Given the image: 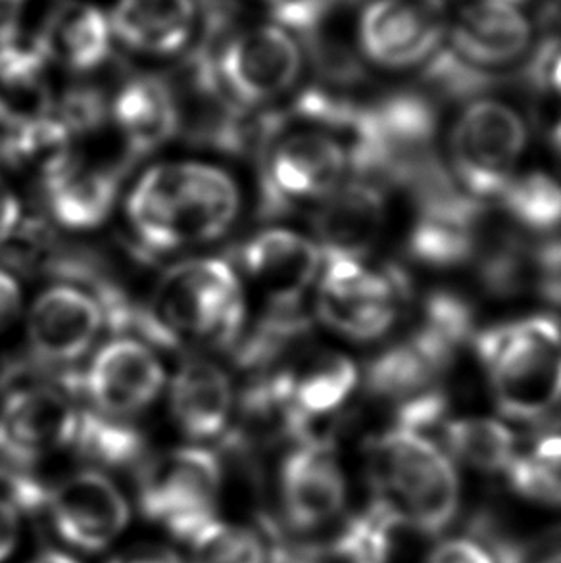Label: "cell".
<instances>
[{"label": "cell", "instance_id": "cell-17", "mask_svg": "<svg viewBox=\"0 0 561 563\" xmlns=\"http://www.w3.org/2000/svg\"><path fill=\"white\" fill-rule=\"evenodd\" d=\"M318 243L290 229H267L244 246L243 264L252 282L275 305L295 306L321 272Z\"/></svg>", "mask_w": 561, "mask_h": 563}, {"label": "cell", "instance_id": "cell-14", "mask_svg": "<svg viewBox=\"0 0 561 563\" xmlns=\"http://www.w3.org/2000/svg\"><path fill=\"white\" fill-rule=\"evenodd\" d=\"M349 169L346 146L326 131H295L275 143L267 158V184L283 202L326 200Z\"/></svg>", "mask_w": 561, "mask_h": 563}, {"label": "cell", "instance_id": "cell-26", "mask_svg": "<svg viewBox=\"0 0 561 563\" xmlns=\"http://www.w3.org/2000/svg\"><path fill=\"white\" fill-rule=\"evenodd\" d=\"M475 335V312L470 302L450 290H437L425 300L421 321L410 341L444 374Z\"/></svg>", "mask_w": 561, "mask_h": 563}, {"label": "cell", "instance_id": "cell-33", "mask_svg": "<svg viewBox=\"0 0 561 563\" xmlns=\"http://www.w3.org/2000/svg\"><path fill=\"white\" fill-rule=\"evenodd\" d=\"M193 563H264L266 550L256 533L213 518L189 539Z\"/></svg>", "mask_w": 561, "mask_h": 563}, {"label": "cell", "instance_id": "cell-31", "mask_svg": "<svg viewBox=\"0 0 561 563\" xmlns=\"http://www.w3.org/2000/svg\"><path fill=\"white\" fill-rule=\"evenodd\" d=\"M400 526L395 511L380 498H373L362 514L342 527L334 541V556L342 563H388L395 531Z\"/></svg>", "mask_w": 561, "mask_h": 563}, {"label": "cell", "instance_id": "cell-21", "mask_svg": "<svg viewBox=\"0 0 561 563\" xmlns=\"http://www.w3.org/2000/svg\"><path fill=\"white\" fill-rule=\"evenodd\" d=\"M79 416L56 390L28 388L8 398L0 419V437L25 460L37 452L74 442Z\"/></svg>", "mask_w": 561, "mask_h": 563}, {"label": "cell", "instance_id": "cell-46", "mask_svg": "<svg viewBox=\"0 0 561 563\" xmlns=\"http://www.w3.org/2000/svg\"><path fill=\"white\" fill-rule=\"evenodd\" d=\"M539 563H561V550L560 552H554L552 556L544 558V560Z\"/></svg>", "mask_w": 561, "mask_h": 563}, {"label": "cell", "instance_id": "cell-18", "mask_svg": "<svg viewBox=\"0 0 561 563\" xmlns=\"http://www.w3.org/2000/svg\"><path fill=\"white\" fill-rule=\"evenodd\" d=\"M387 223V189L354 177L326 198L316 218L319 249L364 260Z\"/></svg>", "mask_w": 561, "mask_h": 563}, {"label": "cell", "instance_id": "cell-27", "mask_svg": "<svg viewBox=\"0 0 561 563\" xmlns=\"http://www.w3.org/2000/svg\"><path fill=\"white\" fill-rule=\"evenodd\" d=\"M442 442L455 460L483 473H506L517 454L516 433L493 418L447 419Z\"/></svg>", "mask_w": 561, "mask_h": 563}, {"label": "cell", "instance_id": "cell-4", "mask_svg": "<svg viewBox=\"0 0 561 563\" xmlns=\"http://www.w3.org/2000/svg\"><path fill=\"white\" fill-rule=\"evenodd\" d=\"M318 316L339 335L367 343L387 335L410 297L403 267L365 266L364 260L321 252Z\"/></svg>", "mask_w": 561, "mask_h": 563}, {"label": "cell", "instance_id": "cell-20", "mask_svg": "<svg viewBox=\"0 0 561 563\" xmlns=\"http://www.w3.org/2000/svg\"><path fill=\"white\" fill-rule=\"evenodd\" d=\"M35 35L46 60L76 71L102 66L114 37L108 15L84 0H64L51 8Z\"/></svg>", "mask_w": 561, "mask_h": 563}, {"label": "cell", "instance_id": "cell-37", "mask_svg": "<svg viewBox=\"0 0 561 563\" xmlns=\"http://www.w3.org/2000/svg\"><path fill=\"white\" fill-rule=\"evenodd\" d=\"M532 289L561 310V236L532 246Z\"/></svg>", "mask_w": 561, "mask_h": 563}, {"label": "cell", "instance_id": "cell-23", "mask_svg": "<svg viewBox=\"0 0 561 563\" xmlns=\"http://www.w3.org/2000/svg\"><path fill=\"white\" fill-rule=\"evenodd\" d=\"M175 423L190 439H212L226 429L233 410V385L223 367L193 360L179 367L169 388Z\"/></svg>", "mask_w": 561, "mask_h": 563}, {"label": "cell", "instance_id": "cell-3", "mask_svg": "<svg viewBox=\"0 0 561 563\" xmlns=\"http://www.w3.org/2000/svg\"><path fill=\"white\" fill-rule=\"evenodd\" d=\"M375 498L395 511L403 526L439 534L460 510V477L447 452L427 434L393 427L370 446Z\"/></svg>", "mask_w": 561, "mask_h": 563}, {"label": "cell", "instance_id": "cell-6", "mask_svg": "<svg viewBox=\"0 0 561 563\" xmlns=\"http://www.w3.org/2000/svg\"><path fill=\"white\" fill-rule=\"evenodd\" d=\"M302 51L280 23L229 31L213 56L198 64L206 81L244 107L266 104L295 87L302 74Z\"/></svg>", "mask_w": 561, "mask_h": 563}, {"label": "cell", "instance_id": "cell-1", "mask_svg": "<svg viewBox=\"0 0 561 563\" xmlns=\"http://www.w3.org/2000/svg\"><path fill=\"white\" fill-rule=\"evenodd\" d=\"M239 208L233 177L205 162L158 164L144 172L128 198L131 228L154 251L220 239Z\"/></svg>", "mask_w": 561, "mask_h": 563}, {"label": "cell", "instance_id": "cell-25", "mask_svg": "<svg viewBox=\"0 0 561 563\" xmlns=\"http://www.w3.org/2000/svg\"><path fill=\"white\" fill-rule=\"evenodd\" d=\"M54 216L72 229L97 228L114 205V174L84 162H66L46 177Z\"/></svg>", "mask_w": 561, "mask_h": 563}, {"label": "cell", "instance_id": "cell-13", "mask_svg": "<svg viewBox=\"0 0 561 563\" xmlns=\"http://www.w3.org/2000/svg\"><path fill=\"white\" fill-rule=\"evenodd\" d=\"M166 385L158 356L146 344L118 339L92 358L85 387L105 418H128L146 410Z\"/></svg>", "mask_w": 561, "mask_h": 563}, {"label": "cell", "instance_id": "cell-7", "mask_svg": "<svg viewBox=\"0 0 561 563\" xmlns=\"http://www.w3.org/2000/svg\"><path fill=\"white\" fill-rule=\"evenodd\" d=\"M154 305L164 328L193 339H229L243 323V287L223 260H189L172 267Z\"/></svg>", "mask_w": 561, "mask_h": 563}, {"label": "cell", "instance_id": "cell-5", "mask_svg": "<svg viewBox=\"0 0 561 563\" xmlns=\"http://www.w3.org/2000/svg\"><path fill=\"white\" fill-rule=\"evenodd\" d=\"M527 146V125L516 108L493 99H477L458 115L448 161L458 187L475 200L501 197L516 177Z\"/></svg>", "mask_w": 561, "mask_h": 563}, {"label": "cell", "instance_id": "cell-44", "mask_svg": "<svg viewBox=\"0 0 561 563\" xmlns=\"http://www.w3.org/2000/svg\"><path fill=\"white\" fill-rule=\"evenodd\" d=\"M550 145H552L556 158L561 162V118L556 122L554 128H552V133H550Z\"/></svg>", "mask_w": 561, "mask_h": 563}, {"label": "cell", "instance_id": "cell-15", "mask_svg": "<svg viewBox=\"0 0 561 563\" xmlns=\"http://www.w3.org/2000/svg\"><path fill=\"white\" fill-rule=\"evenodd\" d=\"M280 493L296 529L308 531L333 521L346 503V479L333 449L308 441L293 450L280 470Z\"/></svg>", "mask_w": 561, "mask_h": 563}, {"label": "cell", "instance_id": "cell-47", "mask_svg": "<svg viewBox=\"0 0 561 563\" xmlns=\"http://www.w3.org/2000/svg\"><path fill=\"white\" fill-rule=\"evenodd\" d=\"M266 2H272L274 7H277V4H280V2H283V0H266Z\"/></svg>", "mask_w": 561, "mask_h": 563}, {"label": "cell", "instance_id": "cell-12", "mask_svg": "<svg viewBox=\"0 0 561 563\" xmlns=\"http://www.w3.org/2000/svg\"><path fill=\"white\" fill-rule=\"evenodd\" d=\"M447 35L450 53L473 68L496 74L527 58L532 27L509 2L475 0L448 22Z\"/></svg>", "mask_w": 561, "mask_h": 563}, {"label": "cell", "instance_id": "cell-8", "mask_svg": "<svg viewBox=\"0 0 561 563\" xmlns=\"http://www.w3.org/2000/svg\"><path fill=\"white\" fill-rule=\"evenodd\" d=\"M220 464L208 450L179 449L148 465L141 481V508L183 541L213 519Z\"/></svg>", "mask_w": 561, "mask_h": 563}, {"label": "cell", "instance_id": "cell-16", "mask_svg": "<svg viewBox=\"0 0 561 563\" xmlns=\"http://www.w3.org/2000/svg\"><path fill=\"white\" fill-rule=\"evenodd\" d=\"M102 328V308L87 292L68 285L43 290L28 316V339L38 358L74 362L91 349Z\"/></svg>", "mask_w": 561, "mask_h": 563}, {"label": "cell", "instance_id": "cell-45", "mask_svg": "<svg viewBox=\"0 0 561 563\" xmlns=\"http://www.w3.org/2000/svg\"><path fill=\"white\" fill-rule=\"evenodd\" d=\"M31 563H79L74 560V558L64 556V554H58V552H51V554H43V556H38L35 562Z\"/></svg>", "mask_w": 561, "mask_h": 563}, {"label": "cell", "instance_id": "cell-10", "mask_svg": "<svg viewBox=\"0 0 561 563\" xmlns=\"http://www.w3.org/2000/svg\"><path fill=\"white\" fill-rule=\"evenodd\" d=\"M408 235V252L418 264L435 269L465 266L481 246L483 202L465 195L458 184L419 198Z\"/></svg>", "mask_w": 561, "mask_h": 563}, {"label": "cell", "instance_id": "cell-22", "mask_svg": "<svg viewBox=\"0 0 561 563\" xmlns=\"http://www.w3.org/2000/svg\"><path fill=\"white\" fill-rule=\"evenodd\" d=\"M108 20L112 35L131 51L169 56L193 37L197 4L195 0H118Z\"/></svg>", "mask_w": 561, "mask_h": 563}, {"label": "cell", "instance_id": "cell-40", "mask_svg": "<svg viewBox=\"0 0 561 563\" xmlns=\"http://www.w3.org/2000/svg\"><path fill=\"white\" fill-rule=\"evenodd\" d=\"M22 308V290L12 275L0 269V331L8 328Z\"/></svg>", "mask_w": 561, "mask_h": 563}, {"label": "cell", "instance_id": "cell-19", "mask_svg": "<svg viewBox=\"0 0 561 563\" xmlns=\"http://www.w3.org/2000/svg\"><path fill=\"white\" fill-rule=\"evenodd\" d=\"M360 380L356 364L339 352H319L300 360L275 379L277 402L287 404L296 427L326 418L349 400Z\"/></svg>", "mask_w": 561, "mask_h": 563}, {"label": "cell", "instance_id": "cell-42", "mask_svg": "<svg viewBox=\"0 0 561 563\" xmlns=\"http://www.w3.org/2000/svg\"><path fill=\"white\" fill-rule=\"evenodd\" d=\"M110 563H183V560L172 550L162 547H139L122 552Z\"/></svg>", "mask_w": 561, "mask_h": 563}, {"label": "cell", "instance_id": "cell-38", "mask_svg": "<svg viewBox=\"0 0 561 563\" xmlns=\"http://www.w3.org/2000/svg\"><path fill=\"white\" fill-rule=\"evenodd\" d=\"M427 563H496V560L479 539L455 537L437 544Z\"/></svg>", "mask_w": 561, "mask_h": 563}, {"label": "cell", "instance_id": "cell-48", "mask_svg": "<svg viewBox=\"0 0 561 563\" xmlns=\"http://www.w3.org/2000/svg\"><path fill=\"white\" fill-rule=\"evenodd\" d=\"M504 2H509V4H512V2H517V0H504Z\"/></svg>", "mask_w": 561, "mask_h": 563}, {"label": "cell", "instance_id": "cell-36", "mask_svg": "<svg viewBox=\"0 0 561 563\" xmlns=\"http://www.w3.org/2000/svg\"><path fill=\"white\" fill-rule=\"evenodd\" d=\"M521 79L531 91L561 100V35H547L525 58Z\"/></svg>", "mask_w": 561, "mask_h": 563}, {"label": "cell", "instance_id": "cell-28", "mask_svg": "<svg viewBox=\"0 0 561 563\" xmlns=\"http://www.w3.org/2000/svg\"><path fill=\"white\" fill-rule=\"evenodd\" d=\"M442 372L410 339L395 344L370 362L365 369L367 393L395 406L437 387Z\"/></svg>", "mask_w": 561, "mask_h": 563}, {"label": "cell", "instance_id": "cell-9", "mask_svg": "<svg viewBox=\"0 0 561 563\" xmlns=\"http://www.w3.org/2000/svg\"><path fill=\"white\" fill-rule=\"evenodd\" d=\"M444 0H370L358 22L360 51L387 69H408L431 60L447 38Z\"/></svg>", "mask_w": 561, "mask_h": 563}, {"label": "cell", "instance_id": "cell-24", "mask_svg": "<svg viewBox=\"0 0 561 563\" xmlns=\"http://www.w3.org/2000/svg\"><path fill=\"white\" fill-rule=\"evenodd\" d=\"M116 125L138 151H151L174 135L179 110L167 84L138 76L125 81L114 99Z\"/></svg>", "mask_w": 561, "mask_h": 563}, {"label": "cell", "instance_id": "cell-41", "mask_svg": "<svg viewBox=\"0 0 561 563\" xmlns=\"http://www.w3.org/2000/svg\"><path fill=\"white\" fill-rule=\"evenodd\" d=\"M20 521L18 510L12 503L0 500V562H4L18 544Z\"/></svg>", "mask_w": 561, "mask_h": 563}, {"label": "cell", "instance_id": "cell-43", "mask_svg": "<svg viewBox=\"0 0 561 563\" xmlns=\"http://www.w3.org/2000/svg\"><path fill=\"white\" fill-rule=\"evenodd\" d=\"M30 4V0H0V35L8 31L22 30L23 12Z\"/></svg>", "mask_w": 561, "mask_h": 563}, {"label": "cell", "instance_id": "cell-2", "mask_svg": "<svg viewBox=\"0 0 561 563\" xmlns=\"http://www.w3.org/2000/svg\"><path fill=\"white\" fill-rule=\"evenodd\" d=\"M494 402L508 419L548 421L561 406V321L550 313L483 329L473 339Z\"/></svg>", "mask_w": 561, "mask_h": 563}, {"label": "cell", "instance_id": "cell-39", "mask_svg": "<svg viewBox=\"0 0 561 563\" xmlns=\"http://www.w3.org/2000/svg\"><path fill=\"white\" fill-rule=\"evenodd\" d=\"M22 218V206L15 197L14 189L0 176V243L14 233Z\"/></svg>", "mask_w": 561, "mask_h": 563}, {"label": "cell", "instance_id": "cell-32", "mask_svg": "<svg viewBox=\"0 0 561 563\" xmlns=\"http://www.w3.org/2000/svg\"><path fill=\"white\" fill-rule=\"evenodd\" d=\"M506 475L519 495L561 508V433L544 434L529 452H517Z\"/></svg>", "mask_w": 561, "mask_h": 563}, {"label": "cell", "instance_id": "cell-11", "mask_svg": "<svg viewBox=\"0 0 561 563\" xmlns=\"http://www.w3.org/2000/svg\"><path fill=\"white\" fill-rule=\"evenodd\" d=\"M46 504L62 539L87 552L107 549L130 519L122 493L97 472L72 475L48 493Z\"/></svg>", "mask_w": 561, "mask_h": 563}, {"label": "cell", "instance_id": "cell-34", "mask_svg": "<svg viewBox=\"0 0 561 563\" xmlns=\"http://www.w3.org/2000/svg\"><path fill=\"white\" fill-rule=\"evenodd\" d=\"M501 81L498 74L473 68L440 46L431 60L425 62L424 84L435 95L448 100H470L491 91Z\"/></svg>", "mask_w": 561, "mask_h": 563}, {"label": "cell", "instance_id": "cell-29", "mask_svg": "<svg viewBox=\"0 0 561 563\" xmlns=\"http://www.w3.org/2000/svg\"><path fill=\"white\" fill-rule=\"evenodd\" d=\"M498 198L508 218L531 233L552 235L561 229V184L550 174L516 176Z\"/></svg>", "mask_w": 561, "mask_h": 563}, {"label": "cell", "instance_id": "cell-35", "mask_svg": "<svg viewBox=\"0 0 561 563\" xmlns=\"http://www.w3.org/2000/svg\"><path fill=\"white\" fill-rule=\"evenodd\" d=\"M74 442L87 456L107 465L131 464L141 452L138 434L107 418H79Z\"/></svg>", "mask_w": 561, "mask_h": 563}, {"label": "cell", "instance_id": "cell-30", "mask_svg": "<svg viewBox=\"0 0 561 563\" xmlns=\"http://www.w3.org/2000/svg\"><path fill=\"white\" fill-rule=\"evenodd\" d=\"M479 283L496 298H514L532 289V246L514 235L496 236L481 243L477 256Z\"/></svg>", "mask_w": 561, "mask_h": 563}]
</instances>
